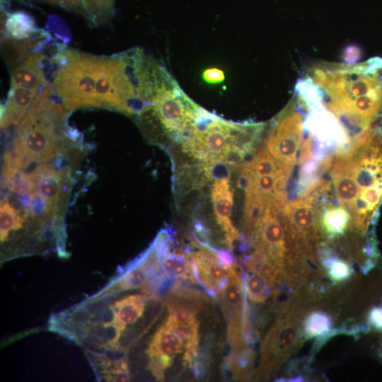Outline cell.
<instances>
[{
	"instance_id": "9a60e30c",
	"label": "cell",
	"mask_w": 382,
	"mask_h": 382,
	"mask_svg": "<svg viewBox=\"0 0 382 382\" xmlns=\"http://www.w3.org/2000/svg\"><path fill=\"white\" fill-rule=\"evenodd\" d=\"M207 300V297L199 291L176 282L168 296L167 308L170 313L178 309H187L197 313Z\"/></svg>"
},
{
	"instance_id": "7a4b0ae2",
	"label": "cell",
	"mask_w": 382,
	"mask_h": 382,
	"mask_svg": "<svg viewBox=\"0 0 382 382\" xmlns=\"http://www.w3.org/2000/svg\"><path fill=\"white\" fill-rule=\"evenodd\" d=\"M338 204L351 215V228L364 236L376 220L382 203V127L373 123L327 158Z\"/></svg>"
},
{
	"instance_id": "e0dca14e",
	"label": "cell",
	"mask_w": 382,
	"mask_h": 382,
	"mask_svg": "<svg viewBox=\"0 0 382 382\" xmlns=\"http://www.w3.org/2000/svg\"><path fill=\"white\" fill-rule=\"evenodd\" d=\"M146 296L134 294L116 301L113 306L117 313L118 321L123 325L135 323L144 311Z\"/></svg>"
},
{
	"instance_id": "4fadbf2b",
	"label": "cell",
	"mask_w": 382,
	"mask_h": 382,
	"mask_svg": "<svg viewBox=\"0 0 382 382\" xmlns=\"http://www.w3.org/2000/svg\"><path fill=\"white\" fill-rule=\"evenodd\" d=\"M211 198L216 219L225 235L237 231L231 221L233 200L228 179L214 181Z\"/></svg>"
},
{
	"instance_id": "ffe728a7",
	"label": "cell",
	"mask_w": 382,
	"mask_h": 382,
	"mask_svg": "<svg viewBox=\"0 0 382 382\" xmlns=\"http://www.w3.org/2000/svg\"><path fill=\"white\" fill-rule=\"evenodd\" d=\"M25 222V219L21 211L3 199L0 209L1 242L8 238L11 231L21 229Z\"/></svg>"
},
{
	"instance_id": "ba28073f",
	"label": "cell",
	"mask_w": 382,
	"mask_h": 382,
	"mask_svg": "<svg viewBox=\"0 0 382 382\" xmlns=\"http://www.w3.org/2000/svg\"><path fill=\"white\" fill-rule=\"evenodd\" d=\"M204 249L191 255L196 281L210 294L216 296L228 280L231 267L218 258L216 250L204 245Z\"/></svg>"
},
{
	"instance_id": "7402d4cb",
	"label": "cell",
	"mask_w": 382,
	"mask_h": 382,
	"mask_svg": "<svg viewBox=\"0 0 382 382\" xmlns=\"http://www.w3.org/2000/svg\"><path fill=\"white\" fill-rule=\"evenodd\" d=\"M332 320L325 313L314 311L311 313L303 323V335L306 338L322 337L331 331Z\"/></svg>"
},
{
	"instance_id": "d4e9b609",
	"label": "cell",
	"mask_w": 382,
	"mask_h": 382,
	"mask_svg": "<svg viewBox=\"0 0 382 382\" xmlns=\"http://www.w3.org/2000/svg\"><path fill=\"white\" fill-rule=\"evenodd\" d=\"M202 77L207 83H217L224 81V74L221 70L217 68H209L203 72Z\"/></svg>"
},
{
	"instance_id": "603a6c76",
	"label": "cell",
	"mask_w": 382,
	"mask_h": 382,
	"mask_svg": "<svg viewBox=\"0 0 382 382\" xmlns=\"http://www.w3.org/2000/svg\"><path fill=\"white\" fill-rule=\"evenodd\" d=\"M166 328L175 331L185 342V348H192L198 347L199 334L198 328L199 323L197 319L183 324H173L165 325Z\"/></svg>"
},
{
	"instance_id": "ac0fdd59",
	"label": "cell",
	"mask_w": 382,
	"mask_h": 382,
	"mask_svg": "<svg viewBox=\"0 0 382 382\" xmlns=\"http://www.w3.org/2000/svg\"><path fill=\"white\" fill-rule=\"evenodd\" d=\"M162 272L172 278L197 282L192 257L184 253H169L162 263Z\"/></svg>"
},
{
	"instance_id": "2e32d148",
	"label": "cell",
	"mask_w": 382,
	"mask_h": 382,
	"mask_svg": "<svg viewBox=\"0 0 382 382\" xmlns=\"http://www.w3.org/2000/svg\"><path fill=\"white\" fill-rule=\"evenodd\" d=\"M6 37L14 40H25L37 31L33 18L30 15L16 11L9 14L4 23Z\"/></svg>"
},
{
	"instance_id": "cb8c5ba5",
	"label": "cell",
	"mask_w": 382,
	"mask_h": 382,
	"mask_svg": "<svg viewBox=\"0 0 382 382\" xmlns=\"http://www.w3.org/2000/svg\"><path fill=\"white\" fill-rule=\"evenodd\" d=\"M367 322L371 328L382 331V306L372 308L368 314Z\"/></svg>"
},
{
	"instance_id": "52a82bcc",
	"label": "cell",
	"mask_w": 382,
	"mask_h": 382,
	"mask_svg": "<svg viewBox=\"0 0 382 382\" xmlns=\"http://www.w3.org/2000/svg\"><path fill=\"white\" fill-rule=\"evenodd\" d=\"M300 329L296 313H289L271 328L262 345V364L270 369L287 357L299 345Z\"/></svg>"
},
{
	"instance_id": "5b68a950",
	"label": "cell",
	"mask_w": 382,
	"mask_h": 382,
	"mask_svg": "<svg viewBox=\"0 0 382 382\" xmlns=\"http://www.w3.org/2000/svg\"><path fill=\"white\" fill-rule=\"evenodd\" d=\"M305 105L295 93L271 121L265 146L272 156L288 169L299 162L305 139Z\"/></svg>"
},
{
	"instance_id": "7c38bea8",
	"label": "cell",
	"mask_w": 382,
	"mask_h": 382,
	"mask_svg": "<svg viewBox=\"0 0 382 382\" xmlns=\"http://www.w3.org/2000/svg\"><path fill=\"white\" fill-rule=\"evenodd\" d=\"M37 91L11 86L6 103L1 107V127L2 129L21 123L35 99Z\"/></svg>"
},
{
	"instance_id": "44dd1931",
	"label": "cell",
	"mask_w": 382,
	"mask_h": 382,
	"mask_svg": "<svg viewBox=\"0 0 382 382\" xmlns=\"http://www.w3.org/2000/svg\"><path fill=\"white\" fill-rule=\"evenodd\" d=\"M321 263L328 277L335 283L343 282L352 274V268L346 260L332 255L327 250H320Z\"/></svg>"
},
{
	"instance_id": "9c48e42d",
	"label": "cell",
	"mask_w": 382,
	"mask_h": 382,
	"mask_svg": "<svg viewBox=\"0 0 382 382\" xmlns=\"http://www.w3.org/2000/svg\"><path fill=\"white\" fill-rule=\"evenodd\" d=\"M30 174L35 190L59 212L66 197L69 170L55 168L44 163L33 169Z\"/></svg>"
},
{
	"instance_id": "8992f818",
	"label": "cell",
	"mask_w": 382,
	"mask_h": 382,
	"mask_svg": "<svg viewBox=\"0 0 382 382\" xmlns=\"http://www.w3.org/2000/svg\"><path fill=\"white\" fill-rule=\"evenodd\" d=\"M199 108L171 76L156 93L150 109L144 114L150 113L166 134L178 142L192 125Z\"/></svg>"
},
{
	"instance_id": "6da1fadb",
	"label": "cell",
	"mask_w": 382,
	"mask_h": 382,
	"mask_svg": "<svg viewBox=\"0 0 382 382\" xmlns=\"http://www.w3.org/2000/svg\"><path fill=\"white\" fill-rule=\"evenodd\" d=\"M311 98L332 114L349 137H355L382 110V58L358 64L321 62L300 79Z\"/></svg>"
},
{
	"instance_id": "5bb4252c",
	"label": "cell",
	"mask_w": 382,
	"mask_h": 382,
	"mask_svg": "<svg viewBox=\"0 0 382 382\" xmlns=\"http://www.w3.org/2000/svg\"><path fill=\"white\" fill-rule=\"evenodd\" d=\"M183 349H185V343L183 339L175 331L163 325L154 335L146 352L149 358L174 357Z\"/></svg>"
},
{
	"instance_id": "8fae6325",
	"label": "cell",
	"mask_w": 382,
	"mask_h": 382,
	"mask_svg": "<svg viewBox=\"0 0 382 382\" xmlns=\"http://www.w3.org/2000/svg\"><path fill=\"white\" fill-rule=\"evenodd\" d=\"M45 57L40 51L28 53L11 71V86L39 91L47 83L42 70Z\"/></svg>"
},
{
	"instance_id": "484cf974",
	"label": "cell",
	"mask_w": 382,
	"mask_h": 382,
	"mask_svg": "<svg viewBox=\"0 0 382 382\" xmlns=\"http://www.w3.org/2000/svg\"><path fill=\"white\" fill-rule=\"evenodd\" d=\"M381 349H382V344H381Z\"/></svg>"
},
{
	"instance_id": "277c9868",
	"label": "cell",
	"mask_w": 382,
	"mask_h": 382,
	"mask_svg": "<svg viewBox=\"0 0 382 382\" xmlns=\"http://www.w3.org/2000/svg\"><path fill=\"white\" fill-rule=\"evenodd\" d=\"M57 65L52 84L66 110L96 107L95 88L99 56L64 49L52 59Z\"/></svg>"
},
{
	"instance_id": "d6986e66",
	"label": "cell",
	"mask_w": 382,
	"mask_h": 382,
	"mask_svg": "<svg viewBox=\"0 0 382 382\" xmlns=\"http://www.w3.org/2000/svg\"><path fill=\"white\" fill-rule=\"evenodd\" d=\"M243 282L248 297L255 303L264 302L273 284L272 279L266 274L249 270L244 272Z\"/></svg>"
},
{
	"instance_id": "3957f363",
	"label": "cell",
	"mask_w": 382,
	"mask_h": 382,
	"mask_svg": "<svg viewBox=\"0 0 382 382\" xmlns=\"http://www.w3.org/2000/svg\"><path fill=\"white\" fill-rule=\"evenodd\" d=\"M46 85L37 95L27 114L15 132L4 161L18 169L31 163L47 161L71 144L66 126L64 106L50 97Z\"/></svg>"
},
{
	"instance_id": "30bf717a",
	"label": "cell",
	"mask_w": 382,
	"mask_h": 382,
	"mask_svg": "<svg viewBox=\"0 0 382 382\" xmlns=\"http://www.w3.org/2000/svg\"><path fill=\"white\" fill-rule=\"evenodd\" d=\"M316 193L320 207L319 224L324 238L333 240L343 236L351 227V215L347 209L328 200L318 190Z\"/></svg>"
}]
</instances>
